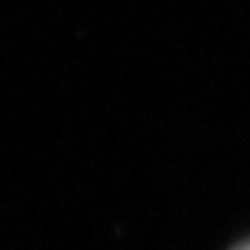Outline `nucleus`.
Returning <instances> with one entry per match:
<instances>
[{
    "label": "nucleus",
    "mask_w": 250,
    "mask_h": 250,
    "mask_svg": "<svg viewBox=\"0 0 250 250\" xmlns=\"http://www.w3.org/2000/svg\"><path fill=\"white\" fill-rule=\"evenodd\" d=\"M233 250H250V240L248 242H242V244H238Z\"/></svg>",
    "instance_id": "f257e3e1"
}]
</instances>
